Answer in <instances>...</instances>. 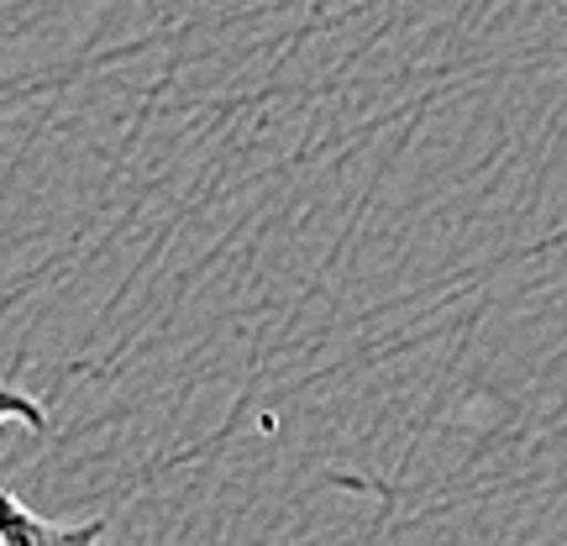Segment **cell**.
Instances as JSON below:
<instances>
[{
  "instance_id": "cell-1",
  "label": "cell",
  "mask_w": 567,
  "mask_h": 546,
  "mask_svg": "<svg viewBox=\"0 0 567 546\" xmlns=\"http://www.w3.org/2000/svg\"><path fill=\"white\" fill-rule=\"evenodd\" d=\"M11 421L42 425V405L27 400L21 389L0 384V431ZM105 542V521H48L32 505H21L11 488L0 484V546H101Z\"/></svg>"
}]
</instances>
